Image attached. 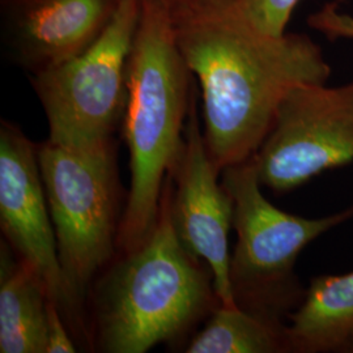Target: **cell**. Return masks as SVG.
I'll use <instances>...</instances> for the list:
<instances>
[{
  "instance_id": "cell-1",
  "label": "cell",
  "mask_w": 353,
  "mask_h": 353,
  "mask_svg": "<svg viewBox=\"0 0 353 353\" xmlns=\"http://www.w3.org/2000/svg\"><path fill=\"white\" fill-rule=\"evenodd\" d=\"M178 46L202 92L204 141L214 166L252 159L279 108L303 84H326L331 67L305 34H263L225 1L173 12Z\"/></svg>"
},
{
  "instance_id": "cell-2",
  "label": "cell",
  "mask_w": 353,
  "mask_h": 353,
  "mask_svg": "<svg viewBox=\"0 0 353 353\" xmlns=\"http://www.w3.org/2000/svg\"><path fill=\"white\" fill-rule=\"evenodd\" d=\"M192 72L178 46L166 0H141L127 63L123 134L131 188L117 245L132 252L147 240L160 214L165 181L176 166L194 100Z\"/></svg>"
},
{
  "instance_id": "cell-3",
  "label": "cell",
  "mask_w": 353,
  "mask_h": 353,
  "mask_svg": "<svg viewBox=\"0 0 353 353\" xmlns=\"http://www.w3.org/2000/svg\"><path fill=\"white\" fill-rule=\"evenodd\" d=\"M170 201L172 176L151 234L99 287L97 330L105 352H147L174 339L219 301L211 270L176 236Z\"/></svg>"
},
{
  "instance_id": "cell-4",
  "label": "cell",
  "mask_w": 353,
  "mask_h": 353,
  "mask_svg": "<svg viewBox=\"0 0 353 353\" xmlns=\"http://www.w3.org/2000/svg\"><path fill=\"white\" fill-rule=\"evenodd\" d=\"M223 186L233 199L237 243L230 255L236 303L256 316L283 323L303 303L306 288L294 265L313 241L353 219V205L336 214L307 219L279 210L265 199L254 160L223 169Z\"/></svg>"
},
{
  "instance_id": "cell-5",
  "label": "cell",
  "mask_w": 353,
  "mask_h": 353,
  "mask_svg": "<svg viewBox=\"0 0 353 353\" xmlns=\"http://www.w3.org/2000/svg\"><path fill=\"white\" fill-rule=\"evenodd\" d=\"M141 0H122L101 38L74 59L32 76L51 143L77 150L112 144L127 105V63Z\"/></svg>"
},
{
  "instance_id": "cell-6",
  "label": "cell",
  "mask_w": 353,
  "mask_h": 353,
  "mask_svg": "<svg viewBox=\"0 0 353 353\" xmlns=\"http://www.w3.org/2000/svg\"><path fill=\"white\" fill-rule=\"evenodd\" d=\"M38 163L71 303L113 254L115 173L112 144L90 150L46 140Z\"/></svg>"
},
{
  "instance_id": "cell-7",
  "label": "cell",
  "mask_w": 353,
  "mask_h": 353,
  "mask_svg": "<svg viewBox=\"0 0 353 353\" xmlns=\"http://www.w3.org/2000/svg\"><path fill=\"white\" fill-rule=\"evenodd\" d=\"M252 160L261 185L274 194L353 163V81L293 89Z\"/></svg>"
},
{
  "instance_id": "cell-8",
  "label": "cell",
  "mask_w": 353,
  "mask_h": 353,
  "mask_svg": "<svg viewBox=\"0 0 353 353\" xmlns=\"http://www.w3.org/2000/svg\"><path fill=\"white\" fill-rule=\"evenodd\" d=\"M204 141L195 97L190 108L185 143L170 173L172 220L185 249L211 270L219 303L236 306L230 281L229 232L233 227V199L223 183Z\"/></svg>"
},
{
  "instance_id": "cell-9",
  "label": "cell",
  "mask_w": 353,
  "mask_h": 353,
  "mask_svg": "<svg viewBox=\"0 0 353 353\" xmlns=\"http://www.w3.org/2000/svg\"><path fill=\"white\" fill-rule=\"evenodd\" d=\"M0 221L4 236L19 256L36 268L50 299L58 305L71 303L37 148L7 121L0 125Z\"/></svg>"
},
{
  "instance_id": "cell-10",
  "label": "cell",
  "mask_w": 353,
  "mask_h": 353,
  "mask_svg": "<svg viewBox=\"0 0 353 353\" xmlns=\"http://www.w3.org/2000/svg\"><path fill=\"white\" fill-rule=\"evenodd\" d=\"M122 0H0L1 43L33 75L90 49Z\"/></svg>"
},
{
  "instance_id": "cell-11",
  "label": "cell",
  "mask_w": 353,
  "mask_h": 353,
  "mask_svg": "<svg viewBox=\"0 0 353 353\" xmlns=\"http://www.w3.org/2000/svg\"><path fill=\"white\" fill-rule=\"evenodd\" d=\"M288 318L290 352H345L353 341V271L314 276Z\"/></svg>"
},
{
  "instance_id": "cell-12",
  "label": "cell",
  "mask_w": 353,
  "mask_h": 353,
  "mask_svg": "<svg viewBox=\"0 0 353 353\" xmlns=\"http://www.w3.org/2000/svg\"><path fill=\"white\" fill-rule=\"evenodd\" d=\"M50 296L36 268L1 252L0 352L46 353Z\"/></svg>"
},
{
  "instance_id": "cell-13",
  "label": "cell",
  "mask_w": 353,
  "mask_h": 353,
  "mask_svg": "<svg viewBox=\"0 0 353 353\" xmlns=\"http://www.w3.org/2000/svg\"><path fill=\"white\" fill-rule=\"evenodd\" d=\"M188 353L290 352L285 325L256 316L236 306L219 303L201 332L186 348Z\"/></svg>"
},
{
  "instance_id": "cell-14",
  "label": "cell",
  "mask_w": 353,
  "mask_h": 353,
  "mask_svg": "<svg viewBox=\"0 0 353 353\" xmlns=\"http://www.w3.org/2000/svg\"><path fill=\"white\" fill-rule=\"evenodd\" d=\"M230 11L252 29L268 34L283 36L290 16L300 0H221Z\"/></svg>"
},
{
  "instance_id": "cell-15",
  "label": "cell",
  "mask_w": 353,
  "mask_h": 353,
  "mask_svg": "<svg viewBox=\"0 0 353 353\" xmlns=\"http://www.w3.org/2000/svg\"><path fill=\"white\" fill-rule=\"evenodd\" d=\"M339 1L327 3L322 10L309 17V26L330 39L353 38V17L351 14L339 12Z\"/></svg>"
},
{
  "instance_id": "cell-16",
  "label": "cell",
  "mask_w": 353,
  "mask_h": 353,
  "mask_svg": "<svg viewBox=\"0 0 353 353\" xmlns=\"http://www.w3.org/2000/svg\"><path fill=\"white\" fill-rule=\"evenodd\" d=\"M59 305L52 299L48 301L46 321V353H74L75 344L64 326Z\"/></svg>"
},
{
  "instance_id": "cell-17",
  "label": "cell",
  "mask_w": 353,
  "mask_h": 353,
  "mask_svg": "<svg viewBox=\"0 0 353 353\" xmlns=\"http://www.w3.org/2000/svg\"><path fill=\"white\" fill-rule=\"evenodd\" d=\"M166 1L170 4L172 11L176 12V11H182V10H186L189 7L195 6L201 0H166Z\"/></svg>"
},
{
  "instance_id": "cell-18",
  "label": "cell",
  "mask_w": 353,
  "mask_h": 353,
  "mask_svg": "<svg viewBox=\"0 0 353 353\" xmlns=\"http://www.w3.org/2000/svg\"><path fill=\"white\" fill-rule=\"evenodd\" d=\"M345 353H353V341L350 345H348V348H347V351H345Z\"/></svg>"
},
{
  "instance_id": "cell-19",
  "label": "cell",
  "mask_w": 353,
  "mask_h": 353,
  "mask_svg": "<svg viewBox=\"0 0 353 353\" xmlns=\"http://www.w3.org/2000/svg\"><path fill=\"white\" fill-rule=\"evenodd\" d=\"M205 1H221V0H205Z\"/></svg>"
}]
</instances>
